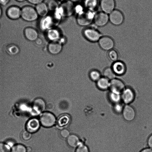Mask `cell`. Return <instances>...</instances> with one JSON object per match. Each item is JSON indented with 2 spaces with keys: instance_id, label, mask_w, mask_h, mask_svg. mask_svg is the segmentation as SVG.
I'll use <instances>...</instances> for the list:
<instances>
[{
  "instance_id": "6da1fadb",
  "label": "cell",
  "mask_w": 152,
  "mask_h": 152,
  "mask_svg": "<svg viewBox=\"0 0 152 152\" xmlns=\"http://www.w3.org/2000/svg\"><path fill=\"white\" fill-rule=\"evenodd\" d=\"M39 120L41 125L46 128L52 127L56 122V118L55 115L48 111H44L40 113Z\"/></svg>"
},
{
  "instance_id": "7a4b0ae2",
  "label": "cell",
  "mask_w": 152,
  "mask_h": 152,
  "mask_svg": "<svg viewBox=\"0 0 152 152\" xmlns=\"http://www.w3.org/2000/svg\"><path fill=\"white\" fill-rule=\"evenodd\" d=\"M21 10V16L23 19L29 22L35 21L38 18V15L36 10L33 7L26 6L23 7Z\"/></svg>"
},
{
  "instance_id": "3957f363",
  "label": "cell",
  "mask_w": 152,
  "mask_h": 152,
  "mask_svg": "<svg viewBox=\"0 0 152 152\" xmlns=\"http://www.w3.org/2000/svg\"><path fill=\"white\" fill-rule=\"evenodd\" d=\"M83 34L88 40L92 42L98 41L102 37L101 33L98 30L92 28H88L84 29Z\"/></svg>"
},
{
  "instance_id": "277c9868",
  "label": "cell",
  "mask_w": 152,
  "mask_h": 152,
  "mask_svg": "<svg viewBox=\"0 0 152 152\" xmlns=\"http://www.w3.org/2000/svg\"><path fill=\"white\" fill-rule=\"evenodd\" d=\"M108 15L109 21L113 25L119 26L123 23L124 18L121 11L115 9Z\"/></svg>"
},
{
  "instance_id": "5b68a950",
  "label": "cell",
  "mask_w": 152,
  "mask_h": 152,
  "mask_svg": "<svg viewBox=\"0 0 152 152\" xmlns=\"http://www.w3.org/2000/svg\"><path fill=\"white\" fill-rule=\"evenodd\" d=\"M93 20L96 26L99 27L104 26L109 21V15L102 11L99 12L94 16Z\"/></svg>"
},
{
  "instance_id": "8992f818",
  "label": "cell",
  "mask_w": 152,
  "mask_h": 152,
  "mask_svg": "<svg viewBox=\"0 0 152 152\" xmlns=\"http://www.w3.org/2000/svg\"><path fill=\"white\" fill-rule=\"evenodd\" d=\"M125 88L121 80L115 78L110 80L109 88L111 91L121 94Z\"/></svg>"
},
{
  "instance_id": "52a82bcc",
  "label": "cell",
  "mask_w": 152,
  "mask_h": 152,
  "mask_svg": "<svg viewBox=\"0 0 152 152\" xmlns=\"http://www.w3.org/2000/svg\"><path fill=\"white\" fill-rule=\"evenodd\" d=\"M99 45L102 49L109 51L112 49L114 46V42L113 39L107 36H102L98 41Z\"/></svg>"
},
{
  "instance_id": "ba28073f",
  "label": "cell",
  "mask_w": 152,
  "mask_h": 152,
  "mask_svg": "<svg viewBox=\"0 0 152 152\" xmlns=\"http://www.w3.org/2000/svg\"><path fill=\"white\" fill-rule=\"evenodd\" d=\"M93 18L91 16L90 12L84 11L80 13L77 18V23L81 26H86L89 24Z\"/></svg>"
},
{
  "instance_id": "9c48e42d",
  "label": "cell",
  "mask_w": 152,
  "mask_h": 152,
  "mask_svg": "<svg viewBox=\"0 0 152 152\" xmlns=\"http://www.w3.org/2000/svg\"><path fill=\"white\" fill-rule=\"evenodd\" d=\"M100 5L102 11L109 14L115 9V0H101Z\"/></svg>"
},
{
  "instance_id": "30bf717a",
  "label": "cell",
  "mask_w": 152,
  "mask_h": 152,
  "mask_svg": "<svg viewBox=\"0 0 152 152\" xmlns=\"http://www.w3.org/2000/svg\"><path fill=\"white\" fill-rule=\"evenodd\" d=\"M121 99L124 102L127 104L132 102L135 98L133 91L129 88H125L121 94Z\"/></svg>"
},
{
  "instance_id": "8fae6325",
  "label": "cell",
  "mask_w": 152,
  "mask_h": 152,
  "mask_svg": "<svg viewBox=\"0 0 152 152\" xmlns=\"http://www.w3.org/2000/svg\"><path fill=\"white\" fill-rule=\"evenodd\" d=\"M41 125L39 119L36 118H31L26 123V131L31 133L36 132L39 130Z\"/></svg>"
},
{
  "instance_id": "7c38bea8",
  "label": "cell",
  "mask_w": 152,
  "mask_h": 152,
  "mask_svg": "<svg viewBox=\"0 0 152 152\" xmlns=\"http://www.w3.org/2000/svg\"><path fill=\"white\" fill-rule=\"evenodd\" d=\"M122 113L124 118L127 121H132L135 117V110L132 106L128 104L124 107Z\"/></svg>"
},
{
  "instance_id": "4fadbf2b",
  "label": "cell",
  "mask_w": 152,
  "mask_h": 152,
  "mask_svg": "<svg viewBox=\"0 0 152 152\" xmlns=\"http://www.w3.org/2000/svg\"><path fill=\"white\" fill-rule=\"evenodd\" d=\"M60 8L62 15L66 17L72 15L74 10L73 2L70 0L63 3L61 5Z\"/></svg>"
},
{
  "instance_id": "5bb4252c",
  "label": "cell",
  "mask_w": 152,
  "mask_h": 152,
  "mask_svg": "<svg viewBox=\"0 0 152 152\" xmlns=\"http://www.w3.org/2000/svg\"><path fill=\"white\" fill-rule=\"evenodd\" d=\"M21 10L17 6H12L9 7L7 11L8 17L12 20H17L21 17Z\"/></svg>"
},
{
  "instance_id": "9a60e30c",
  "label": "cell",
  "mask_w": 152,
  "mask_h": 152,
  "mask_svg": "<svg viewBox=\"0 0 152 152\" xmlns=\"http://www.w3.org/2000/svg\"><path fill=\"white\" fill-rule=\"evenodd\" d=\"M111 68L115 74L118 75H124L126 70V66L124 63L118 60L114 62Z\"/></svg>"
},
{
  "instance_id": "2e32d148",
  "label": "cell",
  "mask_w": 152,
  "mask_h": 152,
  "mask_svg": "<svg viewBox=\"0 0 152 152\" xmlns=\"http://www.w3.org/2000/svg\"><path fill=\"white\" fill-rule=\"evenodd\" d=\"M46 106V103L45 101L40 98L35 99L33 103V108L37 113L40 114L44 112Z\"/></svg>"
},
{
  "instance_id": "e0dca14e",
  "label": "cell",
  "mask_w": 152,
  "mask_h": 152,
  "mask_svg": "<svg viewBox=\"0 0 152 152\" xmlns=\"http://www.w3.org/2000/svg\"><path fill=\"white\" fill-rule=\"evenodd\" d=\"M47 38L51 42L58 41L61 38L60 31L57 29L51 28L48 29L47 32Z\"/></svg>"
},
{
  "instance_id": "ac0fdd59",
  "label": "cell",
  "mask_w": 152,
  "mask_h": 152,
  "mask_svg": "<svg viewBox=\"0 0 152 152\" xmlns=\"http://www.w3.org/2000/svg\"><path fill=\"white\" fill-rule=\"evenodd\" d=\"M24 32L25 37L29 41H35L38 38L37 31L33 28L27 27L24 29Z\"/></svg>"
},
{
  "instance_id": "d6986e66",
  "label": "cell",
  "mask_w": 152,
  "mask_h": 152,
  "mask_svg": "<svg viewBox=\"0 0 152 152\" xmlns=\"http://www.w3.org/2000/svg\"><path fill=\"white\" fill-rule=\"evenodd\" d=\"M48 49L49 52L51 54L57 55L62 51V44L58 41L51 42L48 45Z\"/></svg>"
},
{
  "instance_id": "ffe728a7",
  "label": "cell",
  "mask_w": 152,
  "mask_h": 152,
  "mask_svg": "<svg viewBox=\"0 0 152 152\" xmlns=\"http://www.w3.org/2000/svg\"><path fill=\"white\" fill-rule=\"evenodd\" d=\"M35 9L39 16L41 17H46L48 14V7L43 2L36 5Z\"/></svg>"
},
{
  "instance_id": "44dd1931",
  "label": "cell",
  "mask_w": 152,
  "mask_h": 152,
  "mask_svg": "<svg viewBox=\"0 0 152 152\" xmlns=\"http://www.w3.org/2000/svg\"><path fill=\"white\" fill-rule=\"evenodd\" d=\"M66 142L68 145L73 148H76L80 143L78 137L75 134H70L66 138Z\"/></svg>"
},
{
  "instance_id": "7402d4cb",
  "label": "cell",
  "mask_w": 152,
  "mask_h": 152,
  "mask_svg": "<svg viewBox=\"0 0 152 152\" xmlns=\"http://www.w3.org/2000/svg\"><path fill=\"white\" fill-rule=\"evenodd\" d=\"M96 82L97 87L101 90H106L109 88L110 80L104 77H101Z\"/></svg>"
},
{
  "instance_id": "603a6c76",
  "label": "cell",
  "mask_w": 152,
  "mask_h": 152,
  "mask_svg": "<svg viewBox=\"0 0 152 152\" xmlns=\"http://www.w3.org/2000/svg\"><path fill=\"white\" fill-rule=\"evenodd\" d=\"M70 121V117L67 115H63L60 116L56 121L57 125L59 127H62L67 125Z\"/></svg>"
},
{
  "instance_id": "cb8c5ba5",
  "label": "cell",
  "mask_w": 152,
  "mask_h": 152,
  "mask_svg": "<svg viewBox=\"0 0 152 152\" xmlns=\"http://www.w3.org/2000/svg\"><path fill=\"white\" fill-rule=\"evenodd\" d=\"M103 77L111 80L115 78L116 75L114 73L111 67H108L105 68L103 72Z\"/></svg>"
},
{
  "instance_id": "d4e9b609",
  "label": "cell",
  "mask_w": 152,
  "mask_h": 152,
  "mask_svg": "<svg viewBox=\"0 0 152 152\" xmlns=\"http://www.w3.org/2000/svg\"><path fill=\"white\" fill-rule=\"evenodd\" d=\"M7 53L10 54L15 55L17 54L19 52L18 47L14 44H10L7 46Z\"/></svg>"
},
{
  "instance_id": "484cf974",
  "label": "cell",
  "mask_w": 152,
  "mask_h": 152,
  "mask_svg": "<svg viewBox=\"0 0 152 152\" xmlns=\"http://www.w3.org/2000/svg\"><path fill=\"white\" fill-rule=\"evenodd\" d=\"M89 77L93 81L96 82L101 77V75L99 71L96 70H91L89 74Z\"/></svg>"
},
{
  "instance_id": "4316f807",
  "label": "cell",
  "mask_w": 152,
  "mask_h": 152,
  "mask_svg": "<svg viewBox=\"0 0 152 152\" xmlns=\"http://www.w3.org/2000/svg\"><path fill=\"white\" fill-rule=\"evenodd\" d=\"M107 55L110 60L113 62L118 61V55L117 52L115 50L112 49L109 51Z\"/></svg>"
},
{
  "instance_id": "83f0119b",
  "label": "cell",
  "mask_w": 152,
  "mask_h": 152,
  "mask_svg": "<svg viewBox=\"0 0 152 152\" xmlns=\"http://www.w3.org/2000/svg\"><path fill=\"white\" fill-rule=\"evenodd\" d=\"M11 152H27L26 148L23 145L17 144L15 145L11 149Z\"/></svg>"
},
{
  "instance_id": "f1b7e54d",
  "label": "cell",
  "mask_w": 152,
  "mask_h": 152,
  "mask_svg": "<svg viewBox=\"0 0 152 152\" xmlns=\"http://www.w3.org/2000/svg\"><path fill=\"white\" fill-rule=\"evenodd\" d=\"M109 97L111 100L116 104L119 103L121 99V94L111 91L109 94Z\"/></svg>"
},
{
  "instance_id": "f546056e",
  "label": "cell",
  "mask_w": 152,
  "mask_h": 152,
  "mask_svg": "<svg viewBox=\"0 0 152 152\" xmlns=\"http://www.w3.org/2000/svg\"><path fill=\"white\" fill-rule=\"evenodd\" d=\"M96 0H84V6L89 10L94 9L96 4Z\"/></svg>"
},
{
  "instance_id": "4dcf8cb0",
  "label": "cell",
  "mask_w": 152,
  "mask_h": 152,
  "mask_svg": "<svg viewBox=\"0 0 152 152\" xmlns=\"http://www.w3.org/2000/svg\"><path fill=\"white\" fill-rule=\"evenodd\" d=\"M75 152H89L88 146L86 145L80 143L76 147Z\"/></svg>"
},
{
  "instance_id": "1f68e13d",
  "label": "cell",
  "mask_w": 152,
  "mask_h": 152,
  "mask_svg": "<svg viewBox=\"0 0 152 152\" xmlns=\"http://www.w3.org/2000/svg\"><path fill=\"white\" fill-rule=\"evenodd\" d=\"M10 147L6 143L0 142V152H11Z\"/></svg>"
},
{
  "instance_id": "d6a6232c",
  "label": "cell",
  "mask_w": 152,
  "mask_h": 152,
  "mask_svg": "<svg viewBox=\"0 0 152 152\" xmlns=\"http://www.w3.org/2000/svg\"><path fill=\"white\" fill-rule=\"evenodd\" d=\"M31 133L27 131H25L23 132L22 134V139L25 140H29L31 137Z\"/></svg>"
},
{
  "instance_id": "836d02e7",
  "label": "cell",
  "mask_w": 152,
  "mask_h": 152,
  "mask_svg": "<svg viewBox=\"0 0 152 152\" xmlns=\"http://www.w3.org/2000/svg\"><path fill=\"white\" fill-rule=\"evenodd\" d=\"M70 134L69 131L66 129H63L60 132V135L63 138H67Z\"/></svg>"
},
{
  "instance_id": "e575fe53",
  "label": "cell",
  "mask_w": 152,
  "mask_h": 152,
  "mask_svg": "<svg viewBox=\"0 0 152 152\" xmlns=\"http://www.w3.org/2000/svg\"><path fill=\"white\" fill-rule=\"evenodd\" d=\"M57 5L56 3L53 1H50L49 6L48 7V8L53 10L56 9V8Z\"/></svg>"
},
{
  "instance_id": "d590c367",
  "label": "cell",
  "mask_w": 152,
  "mask_h": 152,
  "mask_svg": "<svg viewBox=\"0 0 152 152\" xmlns=\"http://www.w3.org/2000/svg\"><path fill=\"white\" fill-rule=\"evenodd\" d=\"M30 3L37 5L43 2V0H27Z\"/></svg>"
},
{
  "instance_id": "8d00e7d4",
  "label": "cell",
  "mask_w": 152,
  "mask_h": 152,
  "mask_svg": "<svg viewBox=\"0 0 152 152\" xmlns=\"http://www.w3.org/2000/svg\"><path fill=\"white\" fill-rule=\"evenodd\" d=\"M148 144L150 148L152 149V134L149 136L148 139Z\"/></svg>"
},
{
  "instance_id": "74e56055",
  "label": "cell",
  "mask_w": 152,
  "mask_h": 152,
  "mask_svg": "<svg viewBox=\"0 0 152 152\" xmlns=\"http://www.w3.org/2000/svg\"><path fill=\"white\" fill-rule=\"evenodd\" d=\"M10 0H0V5L3 6L7 5Z\"/></svg>"
},
{
  "instance_id": "f35d334b",
  "label": "cell",
  "mask_w": 152,
  "mask_h": 152,
  "mask_svg": "<svg viewBox=\"0 0 152 152\" xmlns=\"http://www.w3.org/2000/svg\"><path fill=\"white\" fill-rule=\"evenodd\" d=\"M36 44L38 45H40L42 44L43 43V41L42 39L40 38H38L35 41Z\"/></svg>"
},
{
  "instance_id": "ab89813d",
  "label": "cell",
  "mask_w": 152,
  "mask_h": 152,
  "mask_svg": "<svg viewBox=\"0 0 152 152\" xmlns=\"http://www.w3.org/2000/svg\"><path fill=\"white\" fill-rule=\"evenodd\" d=\"M6 144L9 145L10 147H13L15 145L14 142L12 141V140H9L7 141Z\"/></svg>"
},
{
  "instance_id": "60d3db41",
  "label": "cell",
  "mask_w": 152,
  "mask_h": 152,
  "mask_svg": "<svg viewBox=\"0 0 152 152\" xmlns=\"http://www.w3.org/2000/svg\"><path fill=\"white\" fill-rule=\"evenodd\" d=\"M140 152H152V149L147 148L143 149Z\"/></svg>"
},
{
  "instance_id": "b9f144b4",
  "label": "cell",
  "mask_w": 152,
  "mask_h": 152,
  "mask_svg": "<svg viewBox=\"0 0 152 152\" xmlns=\"http://www.w3.org/2000/svg\"><path fill=\"white\" fill-rule=\"evenodd\" d=\"M2 10L1 8L0 5V18H1V16L2 15Z\"/></svg>"
},
{
  "instance_id": "7bdbcfd3",
  "label": "cell",
  "mask_w": 152,
  "mask_h": 152,
  "mask_svg": "<svg viewBox=\"0 0 152 152\" xmlns=\"http://www.w3.org/2000/svg\"><path fill=\"white\" fill-rule=\"evenodd\" d=\"M70 0L71 1H72V2H78V1H80L81 0Z\"/></svg>"
},
{
  "instance_id": "ee69618b",
  "label": "cell",
  "mask_w": 152,
  "mask_h": 152,
  "mask_svg": "<svg viewBox=\"0 0 152 152\" xmlns=\"http://www.w3.org/2000/svg\"><path fill=\"white\" fill-rule=\"evenodd\" d=\"M16 0L18 2H23V1H24L26 0Z\"/></svg>"
}]
</instances>
